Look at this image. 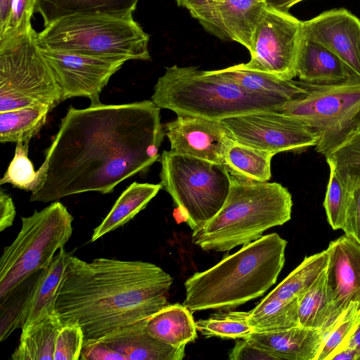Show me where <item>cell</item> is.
Returning a JSON list of instances; mask_svg holds the SVG:
<instances>
[{
    "label": "cell",
    "instance_id": "cell-1",
    "mask_svg": "<svg viewBox=\"0 0 360 360\" xmlns=\"http://www.w3.org/2000/svg\"><path fill=\"white\" fill-rule=\"evenodd\" d=\"M165 136L160 108L152 100L70 106L37 170L30 200L46 203L89 191L112 193L159 159Z\"/></svg>",
    "mask_w": 360,
    "mask_h": 360
},
{
    "label": "cell",
    "instance_id": "cell-2",
    "mask_svg": "<svg viewBox=\"0 0 360 360\" xmlns=\"http://www.w3.org/2000/svg\"><path fill=\"white\" fill-rule=\"evenodd\" d=\"M172 276L142 261L70 255L55 311L63 324L76 323L84 339L96 340L147 320L168 305Z\"/></svg>",
    "mask_w": 360,
    "mask_h": 360
},
{
    "label": "cell",
    "instance_id": "cell-3",
    "mask_svg": "<svg viewBox=\"0 0 360 360\" xmlns=\"http://www.w3.org/2000/svg\"><path fill=\"white\" fill-rule=\"evenodd\" d=\"M287 241L276 233L262 236L184 283L183 304L191 312L228 311L262 295L285 263Z\"/></svg>",
    "mask_w": 360,
    "mask_h": 360
},
{
    "label": "cell",
    "instance_id": "cell-4",
    "mask_svg": "<svg viewBox=\"0 0 360 360\" xmlns=\"http://www.w3.org/2000/svg\"><path fill=\"white\" fill-rule=\"evenodd\" d=\"M292 207V195L281 184L231 175L224 205L206 225L193 232L192 242L204 250L229 251L289 221Z\"/></svg>",
    "mask_w": 360,
    "mask_h": 360
},
{
    "label": "cell",
    "instance_id": "cell-5",
    "mask_svg": "<svg viewBox=\"0 0 360 360\" xmlns=\"http://www.w3.org/2000/svg\"><path fill=\"white\" fill-rule=\"evenodd\" d=\"M152 101L177 115L219 121L261 110H275L285 102L250 91L214 73L197 67H167L158 78Z\"/></svg>",
    "mask_w": 360,
    "mask_h": 360
},
{
    "label": "cell",
    "instance_id": "cell-6",
    "mask_svg": "<svg viewBox=\"0 0 360 360\" xmlns=\"http://www.w3.org/2000/svg\"><path fill=\"white\" fill-rule=\"evenodd\" d=\"M41 49L89 56L149 60V36L133 15L75 14L58 19L37 34Z\"/></svg>",
    "mask_w": 360,
    "mask_h": 360
},
{
    "label": "cell",
    "instance_id": "cell-7",
    "mask_svg": "<svg viewBox=\"0 0 360 360\" xmlns=\"http://www.w3.org/2000/svg\"><path fill=\"white\" fill-rule=\"evenodd\" d=\"M31 26L0 39V112L25 108L51 111L62 100L56 76Z\"/></svg>",
    "mask_w": 360,
    "mask_h": 360
},
{
    "label": "cell",
    "instance_id": "cell-8",
    "mask_svg": "<svg viewBox=\"0 0 360 360\" xmlns=\"http://www.w3.org/2000/svg\"><path fill=\"white\" fill-rule=\"evenodd\" d=\"M160 184L194 231L221 210L230 191L231 175L224 164L164 150Z\"/></svg>",
    "mask_w": 360,
    "mask_h": 360
},
{
    "label": "cell",
    "instance_id": "cell-9",
    "mask_svg": "<svg viewBox=\"0 0 360 360\" xmlns=\"http://www.w3.org/2000/svg\"><path fill=\"white\" fill-rule=\"evenodd\" d=\"M21 229L0 259V300L22 282L46 268L72 233L73 217L60 202L22 217Z\"/></svg>",
    "mask_w": 360,
    "mask_h": 360
},
{
    "label": "cell",
    "instance_id": "cell-10",
    "mask_svg": "<svg viewBox=\"0 0 360 360\" xmlns=\"http://www.w3.org/2000/svg\"><path fill=\"white\" fill-rule=\"evenodd\" d=\"M304 85V94L275 111L293 117L312 129L319 136L316 150L325 155L353 129V120L360 109V79Z\"/></svg>",
    "mask_w": 360,
    "mask_h": 360
},
{
    "label": "cell",
    "instance_id": "cell-11",
    "mask_svg": "<svg viewBox=\"0 0 360 360\" xmlns=\"http://www.w3.org/2000/svg\"><path fill=\"white\" fill-rule=\"evenodd\" d=\"M302 21L289 11L267 6L259 22L253 40L250 60L237 67L293 79L302 39Z\"/></svg>",
    "mask_w": 360,
    "mask_h": 360
},
{
    "label": "cell",
    "instance_id": "cell-12",
    "mask_svg": "<svg viewBox=\"0 0 360 360\" xmlns=\"http://www.w3.org/2000/svg\"><path fill=\"white\" fill-rule=\"evenodd\" d=\"M230 138L276 155L316 146L318 135L305 124L275 110H261L219 120Z\"/></svg>",
    "mask_w": 360,
    "mask_h": 360
},
{
    "label": "cell",
    "instance_id": "cell-13",
    "mask_svg": "<svg viewBox=\"0 0 360 360\" xmlns=\"http://www.w3.org/2000/svg\"><path fill=\"white\" fill-rule=\"evenodd\" d=\"M41 49L60 87L63 101L84 96L91 99V103L100 102L101 91L126 62L124 60Z\"/></svg>",
    "mask_w": 360,
    "mask_h": 360
},
{
    "label": "cell",
    "instance_id": "cell-14",
    "mask_svg": "<svg viewBox=\"0 0 360 360\" xmlns=\"http://www.w3.org/2000/svg\"><path fill=\"white\" fill-rule=\"evenodd\" d=\"M303 36L336 55L360 78V20L340 8L326 11L302 21Z\"/></svg>",
    "mask_w": 360,
    "mask_h": 360
},
{
    "label": "cell",
    "instance_id": "cell-15",
    "mask_svg": "<svg viewBox=\"0 0 360 360\" xmlns=\"http://www.w3.org/2000/svg\"><path fill=\"white\" fill-rule=\"evenodd\" d=\"M163 128L173 152L224 164L230 137L219 121L177 115Z\"/></svg>",
    "mask_w": 360,
    "mask_h": 360
},
{
    "label": "cell",
    "instance_id": "cell-16",
    "mask_svg": "<svg viewBox=\"0 0 360 360\" xmlns=\"http://www.w3.org/2000/svg\"><path fill=\"white\" fill-rule=\"evenodd\" d=\"M327 287L337 320L352 302L360 309V243L345 234L326 249Z\"/></svg>",
    "mask_w": 360,
    "mask_h": 360
},
{
    "label": "cell",
    "instance_id": "cell-17",
    "mask_svg": "<svg viewBox=\"0 0 360 360\" xmlns=\"http://www.w3.org/2000/svg\"><path fill=\"white\" fill-rule=\"evenodd\" d=\"M267 6L264 0H224L214 4L213 35L233 41L250 53L255 33Z\"/></svg>",
    "mask_w": 360,
    "mask_h": 360
},
{
    "label": "cell",
    "instance_id": "cell-18",
    "mask_svg": "<svg viewBox=\"0 0 360 360\" xmlns=\"http://www.w3.org/2000/svg\"><path fill=\"white\" fill-rule=\"evenodd\" d=\"M147 320L115 330L96 340L123 355L126 360L183 359L186 346L173 347L152 336L146 328Z\"/></svg>",
    "mask_w": 360,
    "mask_h": 360
},
{
    "label": "cell",
    "instance_id": "cell-19",
    "mask_svg": "<svg viewBox=\"0 0 360 360\" xmlns=\"http://www.w3.org/2000/svg\"><path fill=\"white\" fill-rule=\"evenodd\" d=\"M323 338L320 330L297 326L272 332H253L245 339L277 360H315Z\"/></svg>",
    "mask_w": 360,
    "mask_h": 360
},
{
    "label": "cell",
    "instance_id": "cell-20",
    "mask_svg": "<svg viewBox=\"0 0 360 360\" xmlns=\"http://www.w3.org/2000/svg\"><path fill=\"white\" fill-rule=\"evenodd\" d=\"M296 73L300 81L317 84L360 79L329 49L304 36L298 51Z\"/></svg>",
    "mask_w": 360,
    "mask_h": 360
},
{
    "label": "cell",
    "instance_id": "cell-21",
    "mask_svg": "<svg viewBox=\"0 0 360 360\" xmlns=\"http://www.w3.org/2000/svg\"><path fill=\"white\" fill-rule=\"evenodd\" d=\"M70 255L60 248L49 266L44 269L31 300L21 333L43 319L56 314L57 295L68 264Z\"/></svg>",
    "mask_w": 360,
    "mask_h": 360
},
{
    "label": "cell",
    "instance_id": "cell-22",
    "mask_svg": "<svg viewBox=\"0 0 360 360\" xmlns=\"http://www.w3.org/2000/svg\"><path fill=\"white\" fill-rule=\"evenodd\" d=\"M212 71L245 89L271 96L285 103L295 100L307 92L302 81L242 69L236 65Z\"/></svg>",
    "mask_w": 360,
    "mask_h": 360
},
{
    "label": "cell",
    "instance_id": "cell-23",
    "mask_svg": "<svg viewBox=\"0 0 360 360\" xmlns=\"http://www.w3.org/2000/svg\"><path fill=\"white\" fill-rule=\"evenodd\" d=\"M139 0H37L35 11L42 17L44 26L75 14L105 13L133 15Z\"/></svg>",
    "mask_w": 360,
    "mask_h": 360
},
{
    "label": "cell",
    "instance_id": "cell-24",
    "mask_svg": "<svg viewBox=\"0 0 360 360\" xmlns=\"http://www.w3.org/2000/svg\"><path fill=\"white\" fill-rule=\"evenodd\" d=\"M149 333L173 347L186 346L197 338V328L191 311L184 304H168L146 321Z\"/></svg>",
    "mask_w": 360,
    "mask_h": 360
},
{
    "label": "cell",
    "instance_id": "cell-25",
    "mask_svg": "<svg viewBox=\"0 0 360 360\" xmlns=\"http://www.w3.org/2000/svg\"><path fill=\"white\" fill-rule=\"evenodd\" d=\"M161 188L160 184L133 182L122 193L102 222L94 229L91 242L130 221L146 207Z\"/></svg>",
    "mask_w": 360,
    "mask_h": 360
},
{
    "label": "cell",
    "instance_id": "cell-26",
    "mask_svg": "<svg viewBox=\"0 0 360 360\" xmlns=\"http://www.w3.org/2000/svg\"><path fill=\"white\" fill-rule=\"evenodd\" d=\"M275 155L229 139L224 155V165L231 175L257 181L271 177V161Z\"/></svg>",
    "mask_w": 360,
    "mask_h": 360
},
{
    "label": "cell",
    "instance_id": "cell-27",
    "mask_svg": "<svg viewBox=\"0 0 360 360\" xmlns=\"http://www.w3.org/2000/svg\"><path fill=\"white\" fill-rule=\"evenodd\" d=\"M326 271L299 298L298 307L299 326L320 330L323 336L337 321L327 287Z\"/></svg>",
    "mask_w": 360,
    "mask_h": 360
},
{
    "label": "cell",
    "instance_id": "cell-28",
    "mask_svg": "<svg viewBox=\"0 0 360 360\" xmlns=\"http://www.w3.org/2000/svg\"><path fill=\"white\" fill-rule=\"evenodd\" d=\"M63 323L51 315L20 334V342L11 356L13 360H53L55 342Z\"/></svg>",
    "mask_w": 360,
    "mask_h": 360
},
{
    "label": "cell",
    "instance_id": "cell-29",
    "mask_svg": "<svg viewBox=\"0 0 360 360\" xmlns=\"http://www.w3.org/2000/svg\"><path fill=\"white\" fill-rule=\"evenodd\" d=\"M299 298H263L249 311V322L254 332H272L299 326Z\"/></svg>",
    "mask_w": 360,
    "mask_h": 360
},
{
    "label": "cell",
    "instance_id": "cell-30",
    "mask_svg": "<svg viewBox=\"0 0 360 360\" xmlns=\"http://www.w3.org/2000/svg\"><path fill=\"white\" fill-rule=\"evenodd\" d=\"M345 188L351 192L360 186V123L325 155Z\"/></svg>",
    "mask_w": 360,
    "mask_h": 360
},
{
    "label": "cell",
    "instance_id": "cell-31",
    "mask_svg": "<svg viewBox=\"0 0 360 360\" xmlns=\"http://www.w3.org/2000/svg\"><path fill=\"white\" fill-rule=\"evenodd\" d=\"M328 261L326 250L306 257L302 262L266 297L282 300L300 297L324 274Z\"/></svg>",
    "mask_w": 360,
    "mask_h": 360
},
{
    "label": "cell",
    "instance_id": "cell-32",
    "mask_svg": "<svg viewBox=\"0 0 360 360\" xmlns=\"http://www.w3.org/2000/svg\"><path fill=\"white\" fill-rule=\"evenodd\" d=\"M44 269L31 275L0 300V340H5L13 330L22 328L28 309Z\"/></svg>",
    "mask_w": 360,
    "mask_h": 360
},
{
    "label": "cell",
    "instance_id": "cell-33",
    "mask_svg": "<svg viewBox=\"0 0 360 360\" xmlns=\"http://www.w3.org/2000/svg\"><path fill=\"white\" fill-rule=\"evenodd\" d=\"M50 111L45 108H25L0 112V142L29 143L43 127Z\"/></svg>",
    "mask_w": 360,
    "mask_h": 360
},
{
    "label": "cell",
    "instance_id": "cell-34",
    "mask_svg": "<svg viewBox=\"0 0 360 360\" xmlns=\"http://www.w3.org/2000/svg\"><path fill=\"white\" fill-rule=\"evenodd\" d=\"M248 316L249 311H220L207 319L198 320L195 326L207 338L245 339L254 332Z\"/></svg>",
    "mask_w": 360,
    "mask_h": 360
},
{
    "label": "cell",
    "instance_id": "cell-35",
    "mask_svg": "<svg viewBox=\"0 0 360 360\" xmlns=\"http://www.w3.org/2000/svg\"><path fill=\"white\" fill-rule=\"evenodd\" d=\"M359 319V304L352 302L324 335L315 360H329L350 336Z\"/></svg>",
    "mask_w": 360,
    "mask_h": 360
},
{
    "label": "cell",
    "instance_id": "cell-36",
    "mask_svg": "<svg viewBox=\"0 0 360 360\" xmlns=\"http://www.w3.org/2000/svg\"><path fill=\"white\" fill-rule=\"evenodd\" d=\"M29 143H16L14 158L0 180L1 184H11L14 187L32 192L37 184V173L28 158Z\"/></svg>",
    "mask_w": 360,
    "mask_h": 360
},
{
    "label": "cell",
    "instance_id": "cell-37",
    "mask_svg": "<svg viewBox=\"0 0 360 360\" xmlns=\"http://www.w3.org/2000/svg\"><path fill=\"white\" fill-rule=\"evenodd\" d=\"M326 192L323 207L328 221L334 230H343L346 224L347 211L350 192L342 184L333 167Z\"/></svg>",
    "mask_w": 360,
    "mask_h": 360
},
{
    "label": "cell",
    "instance_id": "cell-38",
    "mask_svg": "<svg viewBox=\"0 0 360 360\" xmlns=\"http://www.w3.org/2000/svg\"><path fill=\"white\" fill-rule=\"evenodd\" d=\"M37 0H11L5 20L0 23V39L18 34L28 30L35 12Z\"/></svg>",
    "mask_w": 360,
    "mask_h": 360
},
{
    "label": "cell",
    "instance_id": "cell-39",
    "mask_svg": "<svg viewBox=\"0 0 360 360\" xmlns=\"http://www.w3.org/2000/svg\"><path fill=\"white\" fill-rule=\"evenodd\" d=\"M81 327L76 323H65L56 337L53 360H78L84 342Z\"/></svg>",
    "mask_w": 360,
    "mask_h": 360
},
{
    "label": "cell",
    "instance_id": "cell-40",
    "mask_svg": "<svg viewBox=\"0 0 360 360\" xmlns=\"http://www.w3.org/2000/svg\"><path fill=\"white\" fill-rule=\"evenodd\" d=\"M177 5L188 10L193 18L210 34L214 32V4L217 0H175Z\"/></svg>",
    "mask_w": 360,
    "mask_h": 360
},
{
    "label": "cell",
    "instance_id": "cell-41",
    "mask_svg": "<svg viewBox=\"0 0 360 360\" xmlns=\"http://www.w3.org/2000/svg\"><path fill=\"white\" fill-rule=\"evenodd\" d=\"M343 231L360 243V186L350 192Z\"/></svg>",
    "mask_w": 360,
    "mask_h": 360
},
{
    "label": "cell",
    "instance_id": "cell-42",
    "mask_svg": "<svg viewBox=\"0 0 360 360\" xmlns=\"http://www.w3.org/2000/svg\"><path fill=\"white\" fill-rule=\"evenodd\" d=\"M82 360H126L124 356L99 341L84 340L81 352Z\"/></svg>",
    "mask_w": 360,
    "mask_h": 360
},
{
    "label": "cell",
    "instance_id": "cell-43",
    "mask_svg": "<svg viewBox=\"0 0 360 360\" xmlns=\"http://www.w3.org/2000/svg\"><path fill=\"white\" fill-rule=\"evenodd\" d=\"M229 358L231 360H277L274 356L253 345L247 339L236 342L229 353Z\"/></svg>",
    "mask_w": 360,
    "mask_h": 360
},
{
    "label": "cell",
    "instance_id": "cell-44",
    "mask_svg": "<svg viewBox=\"0 0 360 360\" xmlns=\"http://www.w3.org/2000/svg\"><path fill=\"white\" fill-rule=\"evenodd\" d=\"M16 212L12 198L0 191V231L12 226Z\"/></svg>",
    "mask_w": 360,
    "mask_h": 360
},
{
    "label": "cell",
    "instance_id": "cell-45",
    "mask_svg": "<svg viewBox=\"0 0 360 360\" xmlns=\"http://www.w3.org/2000/svg\"><path fill=\"white\" fill-rule=\"evenodd\" d=\"M344 347L355 349L359 354V360H360V319L350 336L338 350Z\"/></svg>",
    "mask_w": 360,
    "mask_h": 360
},
{
    "label": "cell",
    "instance_id": "cell-46",
    "mask_svg": "<svg viewBox=\"0 0 360 360\" xmlns=\"http://www.w3.org/2000/svg\"><path fill=\"white\" fill-rule=\"evenodd\" d=\"M304 0H266L269 6L288 11L290 8Z\"/></svg>",
    "mask_w": 360,
    "mask_h": 360
},
{
    "label": "cell",
    "instance_id": "cell-47",
    "mask_svg": "<svg viewBox=\"0 0 360 360\" xmlns=\"http://www.w3.org/2000/svg\"><path fill=\"white\" fill-rule=\"evenodd\" d=\"M11 0H0V23H2L8 13Z\"/></svg>",
    "mask_w": 360,
    "mask_h": 360
},
{
    "label": "cell",
    "instance_id": "cell-48",
    "mask_svg": "<svg viewBox=\"0 0 360 360\" xmlns=\"http://www.w3.org/2000/svg\"><path fill=\"white\" fill-rule=\"evenodd\" d=\"M360 123V109L353 120V128Z\"/></svg>",
    "mask_w": 360,
    "mask_h": 360
},
{
    "label": "cell",
    "instance_id": "cell-49",
    "mask_svg": "<svg viewBox=\"0 0 360 360\" xmlns=\"http://www.w3.org/2000/svg\"><path fill=\"white\" fill-rule=\"evenodd\" d=\"M224 1V0H217V1ZM264 1H266V0H264Z\"/></svg>",
    "mask_w": 360,
    "mask_h": 360
}]
</instances>
